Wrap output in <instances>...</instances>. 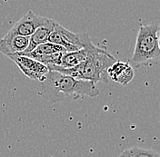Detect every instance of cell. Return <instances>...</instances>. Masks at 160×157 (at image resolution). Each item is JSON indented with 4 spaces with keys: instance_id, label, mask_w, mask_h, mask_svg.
Listing matches in <instances>:
<instances>
[{
    "instance_id": "cell-7",
    "label": "cell",
    "mask_w": 160,
    "mask_h": 157,
    "mask_svg": "<svg viewBox=\"0 0 160 157\" xmlns=\"http://www.w3.org/2000/svg\"><path fill=\"white\" fill-rule=\"evenodd\" d=\"M29 37L13 35L8 32L5 37L0 39V53L8 56L14 54H19L28 48Z\"/></svg>"
},
{
    "instance_id": "cell-9",
    "label": "cell",
    "mask_w": 160,
    "mask_h": 157,
    "mask_svg": "<svg viewBox=\"0 0 160 157\" xmlns=\"http://www.w3.org/2000/svg\"><path fill=\"white\" fill-rule=\"evenodd\" d=\"M56 23H57V21L50 18L49 21L47 24H45L44 26L38 27L34 32V34L31 37H29L28 47L22 53H29V52L35 49L38 46L48 42L51 33L53 32V30L55 28Z\"/></svg>"
},
{
    "instance_id": "cell-2",
    "label": "cell",
    "mask_w": 160,
    "mask_h": 157,
    "mask_svg": "<svg viewBox=\"0 0 160 157\" xmlns=\"http://www.w3.org/2000/svg\"><path fill=\"white\" fill-rule=\"evenodd\" d=\"M116 61L117 59L107 50L95 47L87 59L74 67L63 68L58 66H49L48 67L51 71H57L74 78L90 81L95 85L98 82L108 84V79L107 77V70Z\"/></svg>"
},
{
    "instance_id": "cell-5",
    "label": "cell",
    "mask_w": 160,
    "mask_h": 157,
    "mask_svg": "<svg viewBox=\"0 0 160 157\" xmlns=\"http://www.w3.org/2000/svg\"><path fill=\"white\" fill-rule=\"evenodd\" d=\"M49 19L50 18L37 15L33 11L29 10L18 22L14 24L8 32L13 35L29 37L36 30L47 24Z\"/></svg>"
},
{
    "instance_id": "cell-8",
    "label": "cell",
    "mask_w": 160,
    "mask_h": 157,
    "mask_svg": "<svg viewBox=\"0 0 160 157\" xmlns=\"http://www.w3.org/2000/svg\"><path fill=\"white\" fill-rule=\"evenodd\" d=\"M107 74L114 82L122 86H127L134 78V70L128 62L116 61L109 68Z\"/></svg>"
},
{
    "instance_id": "cell-12",
    "label": "cell",
    "mask_w": 160,
    "mask_h": 157,
    "mask_svg": "<svg viewBox=\"0 0 160 157\" xmlns=\"http://www.w3.org/2000/svg\"><path fill=\"white\" fill-rule=\"evenodd\" d=\"M119 157H160V154L151 149L134 146L124 150Z\"/></svg>"
},
{
    "instance_id": "cell-1",
    "label": "cell",
    "mask_w": 160,
    "mask_h": 157,
    "mask_svg": "<svg viewBox=\"0 0 160 157\" xmlns=\"http://www.w3.org/2000/svg\"><path fill=\"white\" fill-rule=\"evenodd\" d=\"M38 95L51 104L85 97H97L99 90L90 81L80 80L49 70L41 79Z\"/></svg>"
},
{
    "instance_id": "cell-13",
    "label": "cell",
    "mask_w": 160,
    "mask_h": 157,
    "mask_svg": "<svg viewBox=\"0 0 160 157\" xmlns=\"http://www.w3.org/2000/svg\"><path fill=\"white\" fill-rule=\"evenodd\" d=\"M158 47H159V50H160V23L159 25H158ZM160 59V56H159V58Z\"/></svg>"
},
{
    "instance_id": "cell-3",
    "label": "cell",
    "mask_w": 160,
    "mask_h": 157,
    "mask_svg": "<svg viewBox=\"0 0 160 157\" xmlns=\"http://www.w3.org/2000/svg\"><path fill=\"white\" fill-rule=\"evenodd\" d=\"M158 32V26L156 24L141 25L131 58V63L133 65H144L159 58Z\"/></svg>"
},
{
    "instance_id": "cell-11",
    "label": "cell",
    "mask_w": 160,
    "mask_h": 157,
    "mask_svg": "<svg viewBox=\"0 0 160 157\" xmlns=\"http://www.w3.org/2000/svg\"><path fill=\"white\" fill-rule=\"evenodd\" d=\"M59 52H67V50L65 49L64 47L58 46V45H56L54 43H51V42L48 41V42H46L44 44H41L39 46H38L35 49L29 52V53H19V54L23 55V56H27L30 58L37 60L41 56L56 54V53H59Z\"/></svg>"
},
{
    "instance_id": "cell-4",
    "label": "cell",
    "mask_w": 160,
    "mask_h": 157,
    "mask_svg": "<svg viewBox=\"0 0 160 157\" xmlns=\"http://www.w3.org/2000/svg\"><path fill=\"white\" fill-rule=\"evenodd\" d=\"M48 42L64 47L67 52L79 50L92 43L88 33L79 34L71 32L58 22L56 23L55 28L50 35Z\"/></svg>"
},
{
    "instance_id": "cell-10",
    "label": "cell",
    "mask_w": 160,
    "mask_h": 157,
    "mask_svg": "<svg viewBox=\"0 0 160 157\" xmlns=\"http://www.w3.org/2000/svg\"><path fill=\"white\" fill-rule=\"evenodd\" d=\"M95 47L96 46L93 43H90L88 46L79 50L64 53L61 58V64L59 66L63 68H71L79 65L80 63H82L87 59L88 56Z\"/></svg>"
},
{
    "instance_id": "cell-6",
    "label": "cell",
    "mask_w": 160,
    "mask_h": 157,
    "mask_svg": "<svg viewBox=\"0 0 160 157\" xmlns=\"http://www.w3.org/2000/svg\"><path fill=\"white\" fill-rule=\"evenodd\" d=\"M8 57H9L18 66V68L24 73L26 76L32 80L40 81L49 71V69L46 65L35 59L30 58L27 56L14 54L8 56Z\"/></svg>"
}]
</instances>
